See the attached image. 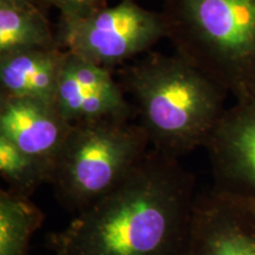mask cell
<instances>
[{
	"instance_id": "6da1fadb",
	"label": "cell",
	"mask_w": 255,
	"mask_h": 255,
	"mask_svg": "<svg viewBox=\"0 0 255 255\" xmlns=\"http://www.w3.org/2000/svg\"><path fill=\"white\" fill-rule=\"evenodd\" d=\"M197 196L195 176L150 148L109 194L82 210L51 247L65 255H184Z\"/></svg>"
},
{
	"instance_id": "7a4b0ae2",
	"label": "cell",
	"mask_w": 255,
	"mask_h": 255,
	"mask_svg": "<svg viewBox=\"0 0 255 255\" xmlns=\"http://www.w3.org/2000/svg\"><path fill=\"white\" fill-rule=\"evenodd\" d=\"M119 75L151 148L171 157L206 146L227 109V92L177 53L149 51Z\"/></svg>"
},
{
	"instance_id": "3957f363",
	"label": "cell",
	"mask_w": 255,
	"mask_h": 255,
	"mask_svg": "<svg viewBox=\"0 0 255 255\" xmlns=\"http://www.w3.org/2000/svg\"><path fill=\"white\" fill-rule=\"evenodd\" d=\"M175 53L235 101L255 98V0H163Z\"/></svg>"
},
{
	"instance_id": "277c9868",
	"label": "cell",
	"mask_w": 255,
	"mask_h": 255,
	"mask_svg": "<svg viewBox=\"0 0 255 255\" xmlns=\"http://www.w3.org/2000/svg\"><path fill=\"white\" fill-rule=\"evenodd\" d=\"M150 148L145 130L132 121L72 126L50 184L59 202L78 214L122 183Z\"/></svg>"
},
{
	"instance_id": "5b68a950",
	"label": "cell",
	"mask_w": 255,
	"mask_h": 255,
	"mask_svg": "<svg viewBox=\"0 0 255 255\" xmlns=\"http://www.w3.org/2000/svg\"><path fill=\"white\" fill-rule=\"evenodd\" d=\"M56 34L62 49L113 70L151 51L167 38V27L162 12L121 0L88 14L59 15Z\"/></svg>"
},
{
	"instance_id": "8992f818",
	"label": "cell",
	"mask_w": 255,
	"mask_h": 255,
	"mask_svg": "<svg viewBox=\"0 0 255 255\" xmlns=\"http://www.w3.org/2000/svg\"><path fill=\"white\" fill-rule=\"evenodd\" d=\"M184 255H255V203L214 186L197 193Z\"/></svg>"
},
{
	"instance_id": "52a82bcc",
	"label": "cell",
	"mask_w": 255,
	"mask_h": 255,
	"mask_svg": "<svg viewBox=\"0 0 255 255\" xmlns=\"http://www.w3.org/2000/svg\"><path fill=\"white\" fill-rule=\"evenodd\" d=\"M55 105L71 126L132 121L135 105L114 78L113 70L68 52L55 98Z\"/></svg>"
},
{
	"instance_id": "ba28073f",
	"label": "cell",
	"mask_w": 255,
	"mask_h": 255,
	"mask_svg": "<svg viewBox=\"0 0 255 255\" xmlns=\"http://www.w3.org/2000/svg\"><path fill=\"white\" fill-rule=\"evenodd\" d=\"M205 148L214 187L255 203V98L227 108Z\"/></svg>"
},
{
	"instance_id": "9c48e42d",
	"label": "cell",
	"mask_w": 255,
	"mask_h": 255,
	"mask_svg": "<svg viewBox=\"0 0 255 255\" xmlns=\"http://www.w3.org/2000/svg\"><path fill=\"white\" fill-rule=\"evenodd\" d=\"M71 128L55 103L0 95V135L51 170Z\"/></svg>"
},
{
	"instance_id": "30bf717a",
	"label": "cell",
	"mask_w": 255,
	"mask_h": 255,
	"mask_svg": "<svg viewBox=\"0 0 255 255\" xmlns=\"http://www.w3.org/2000/svg\"><path fill=\"white\" fill-rule=\"evenodd\" d=\"M68 51L30 49L0 55V95L55 103Z\"/></svg>"
},
{
	"instance_id": "8fae6325",
	"label": "cell",
	"mask_w": 255,
	"mask_h": 255,
	"mask_svg": "<svg viewBox=\"0 0 255 255\" xmlns=\"http://www.w3.org/2000/svg\"><path fill=\"white\" fill-rule=\"evenodd\" d=\"M52 47L60 46L45 9L0 2V55Z\"/></svg>"
},
{
	"instance_id": "7c38bea8",
	"label": "cell",
	"mask_w": 255,
	"mask_h": 255,
	"mask_svg": "<svg viewBox=\"0 0 255 255\" xmlns=\"http://www.w3.org/2000/svg\"><path fill=\"white\" fill-rule=\"evenodd\" d=\"M44 219L30 196L0 190V255H28L31 239Z\"/></svg>"
},
{
	"instance_id": "4fadbf2b",
	"label": "cell",
	"mask_w": 255,
	"mask_h": 255,
	"mask_svg": "<svg viewBox=\"0 0 255 255\" xmlns=\"http://www.w3.org/2000/svg\"><path fill=\"white\" fill-rule=\"evenodd\" d=\"M51 173L49 165L0 135V175L9 190L31 197L41 184L50 183Z\"/></svg>"
},
{
	"instance_id": "5bb4252c",
	"label": "cell",
	"mask_w": 255,
	"mask_h": 255,
	"mask_svg": "<svg viewBox=\"0 0 255 255\" xmlns=\"http://www.w3.org/2000/svg\"><path fill=\"white\" fill-rule=\"evenodd\" d=\"M38 2L45 11L49 7H56L59 15L64 17L88 14L107 5L105 0H38Z\"/></svg>"
},
{
	"instance_id": "9a60e30c",
	"label": "cell",
	"mask_w": 255,
	"mask_h": 255,
	"mask_svg": "<svg viewBox=\"0 0 255 255\" xmlns=\"http://www.w3.org/2000/svg\"><path fill=\"white\" fill-rule=\"evenodd\" d=\"M0 2H6V4L19 5V6H38V7H41L39 2H38V0H0Z\"/></svg>"
},
{
	"instance_id": "2e32d148",
	"label": "cell",
	"mask_w": 255,
	"mask_h": 255,
	"mask_svg": "<svg viewBox=\"0 0 255 255\" xmlns=\"http://www.w3.org/2000/svg\"><path fill=\"white\" fill-rule=\"evenodd\" d=\"M55 251V255H65V253L62 250H53Z\"/></svg>"
}]
</instances>
